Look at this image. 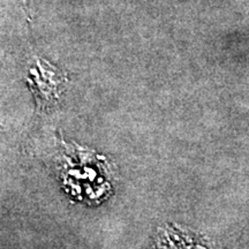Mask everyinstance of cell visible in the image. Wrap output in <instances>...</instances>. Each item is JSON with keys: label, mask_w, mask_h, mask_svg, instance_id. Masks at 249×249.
Here are the masks:
<instances>
[{"label": "cell", "mask_w": 249, "mask_h": 249, "mask_svg": "<svg viewBox=\"0 0 249 249\" xmlns=\"http://www.w3.org/2000/svg\"><path fill=\"white\" fill-rule=\"evenodd\" d=\"M26 81L40 108L53 107L60 101L68 85V76L44 58H36L27 71Z\"/></svg>", "instance_id": "1"}, {"label": "cell", "mask_w": 249, "mask_h": 249, "mask_svg": "<svg viewBox=\"0 0 249 249\" xmlns=\"http://www.w3.org/2000/svg\"><path fill=\"white\" fill-rule=\"evenodd\" d=\"M18 2H20V5L22 6V9L24 12V14H26V18L28 20H30V13H29V6H28V0H18Z\"/></svg>", "instance_id": "2"}]
</instances>
